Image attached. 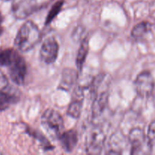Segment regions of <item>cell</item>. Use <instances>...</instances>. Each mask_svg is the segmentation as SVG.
Wrapping results in <instances>:
<instances>
[{
  "label": "cell",
  "mask_w": 155,
  "mask_h": 155,
  "mask_svg": "<svg viewBox=\"0 0 155 155\" xmlns=\"http://www.w3.org/2000/svg\"><path fill=\"white\" fill-rule=\"evenodd\" d=\"M41 38V33L37 26L31 21H26L20 28L15 39V45L19 51H25L32 49Z\"/></svg>",
  "instance_id": "1"
},
{
  "label": "cell",
  "mask_w": 155,
  "mask_h": 155,
  "mask_svg": "<svg viewBox=\"0 0 155 155\" xmlns=\"http://www.w3.org/2000/svg\"><path fill=\"white\" fill-rule=\"evenodd\" d=\"M129 140L131 144L132 154H147L152 151L153 145L141 129L132 130L129 136Z\"/></svg>",
  "instance_id": "2"
},
{
  "label": "cell",
  "mask_w": 155,
  "mask_h": 155,
  "mask_svg": "<svg viewBox=\"0 0 155 155\" xmlns=\"http://www.w3.org/2000/svg\"><path fill=\"white\" fill-rule=\"evenodd\" d=\"M41 123L47 131L59 137L64 130V120L61 115L55 110L48 109L41 117Z\"/></svg>",
  "instance_id": "3"
},
{
  "label": "cell",
  "mask_w": 155,
  "mask_h": 155,
  "mask_svg": "<svg viewBox=\"0 0 155 155\" xmlns=\"http://www.w3.org/2000/svg\"><path fill=\"white\" fill-rule=\"evenodd\" d=\"M8 73L12 81L17 85H23L27 75V64L24 58L16 52L11 63L8 65Z\"/></svg>",
  "instance_id": "4"
},
{
  "label": "cell",
  "mask_w": 155,
  "mask_h": 155,
  "mask_svg": "<svg viewBox=\"0 0 155 155\" xmlns=\"http://www.w3.org/2000/svg\"><path fill=\"white\" fill-rule=\"evenodd\" d=\"M134 85L138 95L142 98H147L154 92L155 81L152 74L149 71H145L137 76Z\"/></svg>",
  "instance_id": "5"
},
{
  "label": "cell",
  "mask_w": 155,
  "mask_h": 155,
  "mask_svg": "<svg viewBox=\"0 0 155 155\" xmlns=\"http://www.w3.org/2000/svg\"><path fill=\"white\" fill-rule=\"evenodd\" d=\"M58 44L55 39L53 37L48 38L41 46L39 52L41 60L47 64L54 63L58 55Z\"/></svg>",
  "instance_id": "6"
},
{
  "label": "cell",
  "mask_w": 155,
  "mask_h": 155,
  "mask_svg": "<svg viewBox=\"0 0 155 155\" xmlns=\"http://www.w3.org/2000/svg\"><path fill=\"white\" fill-rule=\"evenodd\" d=\"M105 136L100 129L95 128L90 132L87 139L86 151L89 154H100L104 146Z\"/></svg>",
  "instance_id": "7"
},
{
  "label": "cell",
  "mask_w": 155,
  "mask_h": 155,
  "mask_svg": "<svg viewBox=\"0 0 155 155\" xmlns=\"http://www.w3.org/2000/svg\"><path fill=\"white\" fill-rule=\"evenodd\" d=\"M36 9L35 0H14L12 12L18 19L26 18Z\"/></svg>",
  "instance_id": "8"
},
{
  "label": "cell",
  "mask_w": 155,
  "mask_h": 155,
  "mask_svg": "<svg viewBox=\"0 0 155 155\" xmlns=\"http://www.w3.org/2000/svg\"><path fill=\"white\" fill-rule=\"evenodd\" d=\"M19 98L20 94L15 88L7 86L4 89H0V111L8 108L11 104L16 103Z\"/></svg>",
  "instance_id": "9"
},
{
  "label": "cell",
  "mask_w": 155,
  "mask_h": 155,
  "mask_svg": "<svg viewBox=\"0 0 155 155\" xmlns=\"http://www.w3.org/2000/svg\"><path fill=\"white\" fill-rule=\"evenodd\" d=\"M83 92L80 88L76 89L75 92L73 96L72 101L69 104L68 108V115L75 119H78L80 117L83 108Z\"/></svg>",
  "instance_id": "10"
},
{
  "label": "cell",
  "mask_w": 155,
  "mask_h": 155,
  "mask_svg": "<svg viewBox=\"0 0 155 155\" xmlns=\"http://www.w3.org/2000/svg\"><path fill=\"white\" fill-rule=\"evenodd\" d=\"M61 145L66 152H71L74 151L78 142V134L74 130L62 133L59 136Z\"/></svg>",
  "instance_id": "11"
},
{
  "label": "cell",
  "mask_w": 155,
  "mask_h": 155,
  "mask_svg": "<svg viewBox=\"0 0 155 155\" xmlns=\"http://www.w3.org/2000/svg\"><path fill=\"white\" fill-rule=\"evenodd\" d=\"M78 79V73L77 71L71 68H66L63 71L58 86V89L64 91L71 90V88L75 85Z\"/></svg>",
  "instance_id": "12"
},
{
  "label": "cell",
  "mask_w": 155,
  "mask_h": 155,
  "mask_svg": "<svg viewBox=\"0 0 155 155\" xmlns=\"http://www.w3.org/2000/svg\"><path fill=\"white\" fill-rule=\"evenodd\" d=\"M89 40L87 38L82 41V43L80 45V48L77 52V58H76V64H77V68L79 71H81L83 68V64L86 61V57H87L88 52H89Z\"/></svg>",
  "instance_id": "13"
},
{
  "label": "cell",
  "mask_w": 155,
  "mask_h": 155,
  "mask_svg": "<svg viewBox=\"0 0 155 155\" xmlns=\"http://www.w3.org/2000/svg\"><path fill=\"white\" fill-rule=\"evenodd\" d=\"M151 30V24L147 21H143L136 24L133 27L131 32V35L134 39H139L144 37L147 33H149Z\"/></svg>",
  "instance_id": "14"
},
{
  "label": "cell",
  "mask_w": 155,
  "mask_h": 155,
  "mask_svg": "<svg viewBox=\"0 0 155 155\" xmlns=\"http://www.w3.org/2000/svg\"><path fill=\"white\" fill-rule=\"evenodd\" d=\"M17 51L12 48L0 51V66L7 67L13 59Z\"/></svg>",
  "instance_id": "15"
},
{
  "label": "cell",
  "mask_w": 155,
  "mask_h": 155,
  "mask_svg": "<svg viewBox=\"0 0 155 155\" xmlns=\"http://www.w3.org/2000/svg\"><path fill=\"white\" fill-rule=\"evenodd\" d=\"M63 3H64L63 1L57 2H56L52 7H51V10H50L49 12H48V16H47L46 20H45V24H48L49 23H51V21H52L56 16H57L58 14L60 12L61 9L62 5H63Z\"/></svg>",
  "instance_id": "16"
},
{
  "label": "cell",
  "mask_w": 155,
  "mask_h": 155,
  "mask_svg": "<svg viewBox=\"0 0 155 155\" xmlns=\"http://www.w3.org/2000/svg\"><path fill=\"white\" fill-rule=\"evenodd\" d=\"M27 131H28V133H30L32 136H33V137L36 138L37 140H39V142H40L41 143H42V145L45 147V148H47V149H48V148H52V146L50 145V143L48 142V141L45 138V136H42V133H38L36 130H30V128L27 130Z\"/></svg>",
  "instance_id": "17"
},
{
  "label": "cell",
  "mask_w": 155,
  "mask_h": 155,
  "mask_svg": "<svg viewBox=\"0 0 155 155\" xmlns=\"http://www.w3.org/2000/svg\"><path fill=\"white\" fill-rule=\"evenodd\" d=\"M147 137L152 145L155 144V120L152 121L149 125Z\"/></svg>",
  "instance_id": "18"
},
{
  "label": "cell",
  "mask_w": 155,
  "mask_h": 155,
  "mask_svg": "<svg viewBox=\"0 0 155 155\" xmlns=\"http://www.w3.org/2000/svg\"><path fill=\"white\" fill-rule=\"evenodd\" d=\"M8 86V80L5 76L3 75L2 73L0 72V89H2Z\"/></svg>",
  "instance_id": "19"
},
{
  "label": "cell",
  "mask_w": 155,
  "mask_h": 155,
  "mask_svg": "<svg viewBox=\"0 0 155 155\" xmlns=\"http://www.w3.org/2000/svg\"><path fill=\"white\" fill-rule=\"evenodd\" d=\"M2 21H3V18L2 16L1 13H0V36L3 33V27H2Z\"/></svg>",
  "instance_id": "20"
}]
</instances>
